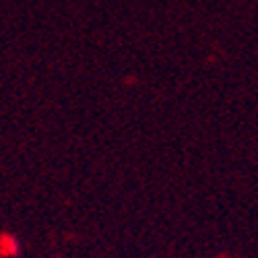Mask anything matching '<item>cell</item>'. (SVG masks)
<instances>
[{"label": "cell", "mask_w": 258, "mask_h": 258, "mask_svg": "<svg viewBox=\"0 0 258 258\" xmlns=\"http://www.w3.org/2000/svg\"><path fill=\"white\" fill-rule=\"evenodd\" d=\"M19 250H21V246L13 235H3V238H0V254L3 256H17Z\"/></svg>", "instance_id": "6da1fadb"}]
</instances>
